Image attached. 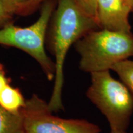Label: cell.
<instances>
[{
    "instance_id": "1",
    "label": "cell",
    "mask_w": 133,
    "mask_h": 133,
    "mask_svg": "<svg viewBox=\"0 0 133 133\" xmlns=\"http://www.w3.org/2000/svg\"><path fill=\"white\" fill-rule=\"evenodd\" d=\"M100 29L94 18L84 12L75 0H57L50 19L46 41L49 51L54 57L56 74L48 107L52 112L64 109L62 90L64 85V64L73 44L88 33Z\"/></svg>"
},
{
    "instance_id": "2",
    "label": "cell",
    "mask_w": 133,
    "mask_h": 133,
    "mask_svg": "<svg viewBox=\"0 0 133 133\" xmlns=\"http://www.w3.org/2000/svg\"><path fill=\"white\" fill-rule=\"evenodd\" d=\"M80 56L79 68L86 73L111 70L114 65L133 56V35L97 29L88 33L74 44Z\"/></svg>"
},
{
    "instance_id": "3",
    "label": "cell",
    "mask_w": 133,
    "mask_h": 133,
    "mask_svg": "<svg viewBox=\"0 0 133 133\" xmlns=\"http://www.w3.org/2000/svg\"><path fill=\"white\" fill-rule=\"evenodd\" d=\"M56 4L57 0H45L41 4L40 16L31 25L21 27L11 24L0 29V45L17 48L30 56L49 81L54 80L56 65L44 46L49 21Z\"/></svg>"
},
{
    "instance_id": "4",
    "label": "cell",
    "mask_w": 133,
    "mask_h": 133,
    "mask_svg": "<svg viewBox=\"0 0 133 133\" xmlns=\"http://www.w3.org/2000/svg\"><path fill=\"white\" fill-rule=\"evenodd\" d=\"M86 96L105 116L111 130L126 131L133 113V94L109 70L91 74Z\"/></svg>"
},
{
    "instance_id": "5",
    "label": "cell",
    "mask_w": 133,
    "mask_h": 133,
    "mask_svg": "<svg viewBox=\"0 0 133 133\" xmlns=\"http://www.w3.org/2000/svg\"><path fill=\"white\" fill-rule=\"evenodd\" d=\"M25 133H100L99 126L86 119H65L53 115L48 102L36 94L21 110Z\"/></svg>"
},
{
    "instance_id": "6",
    "label": "cell",
    "mask_w": 133,
    "mask_h": 133,
    "mask_svg": "<svg viewBox=\"0 0 133 133\" xmlns=\"http://www.w3.org/2000/svg\"><path fill=\"white\" fill-rule=\"evenodd\" d=\"M130 13L124 0H97V21L100 29L131 32Z\"/></svg>"
},
{
    "instance_id": "7",
    "label": "cell",
    "mask_w": 133,
    "mask_h": 133,
    "mask_svg": "<svg viewBox=\"0 0 133 133\" xmlns=\"http://www.w3.org/2000/svg\"><path fill=\"white\" fill-rule=\"evenodd\" d=\"M25 99L19 89L8 84L0 92V105L8 112L17 114L25 105Z\"/></svg>"
},
{
    "instance_id": "8",
    "label": "cell",
    "mask_w": 133,
    "mask_h": 133,
    "mask_svg": "<svg viewBox=\"0 0 133 133\" xmlns=\"http://www.w3.org/2000/svg\"><path fill=\"white\" fill-rule=\"evenodd\" d=\"M0 133H25L21 111L14 114L0 105Z\"/></svg>"
},
{
    "instance_id": "9",
    "label": "cell",
    "mask_w": 133,
    "mask_h": 133,
    "mask_svg": "<svg viewBox=\"0 0 133 133\" xmlns=\"http://www.w3.org/2000/svg\"><path fill=\"white\" fill-rule=\"evenodd\" d=\"M111 70L118 74L121 81L133 94V61L126 59L121 61L114 65Z\"/></svg>"
},
{
    "instance_id": "10",
    "label": "cell",
    "mask_w": 133,
    "mask_h": 133,
    "mask_svg": "<svg viewBox=\"0 0 133 133\" xmlns=\"http://www.w3.org/2000/svg\"><path fill=\"white\" fill-rule=\"evenodd\" d=\"M75 1L79 7L86 14L94 18L97 21V0H75Z\"/></svg>"
},
{
    "instance_id": "11",
    "label": "cell",
    "mask_w": 133,
    "mask_h": 133,
    "mask_svg": "<svg viewBox=\"0 0 133 133\" xmlns=\"http://www.w3.org/2000/svg\"><path fill=\"white\" fill-rule=\"evenodd\" d=\"M30 0H1L6 9L12 15H17Z\"/></svg>"
},
{
    "instance_id": "12",
    "label": "cell",
    "mask_w": 133,
    "mask_h": 133,
    "mask_svg": "<svg viewBox=\"0 0 133 133\" xmlns=\"http://www.w3.org/2000/svg\"><path fill=\"white\" fill-rule=\"evenodd\" d=\"M45 0H30L17 13L18 16H26L35 12Z\"/></svg>"
},
{
    "instance_id": "13",
    "label": "cell",
    "mask_w": 133,
    "mask_h": 133,
    "mask_svg": "<svg viewBox=\"0 0 133 133\" xmlns=\"http://www.w3.org/2000/svg\"><path fill=\"white\" fill-rule=\"evenodd\" d=\"M14 15L9 13L0 0V29L14 23Z\"/></svg>"
},
{
    "instance_id": "14",
    "label": "cell",
    "mask_w": 133,
    "mask_h": 133,
    "mask_svg": "<svg viewBox=\"0 0 133 133\" xmlns=\"http://www.w3.org/2000/svg\"><path fill=\"white\" fill-rule=\"evenodd\" d=\"M8 84H9V80L6 76L4 66L0 63V92Z\"/></svg>"
},
{
    "instance_id": "15",
    "label": "cell",
    "mask_w": 133,
    "mask_h": 133,
    "mask_svg": "<svg viewBox=\"0 0 133 133\" xmlns=\"http://www.w3.org/2000/svg\"><path fill=\"white\" fill-rule=\"evenodd\" d=\"M126 6L131 9V12L133 10V0H124Z\"/></svg>"
},
{
    "instance_id": "16",
    "label": "cell",
    "mask_w": 133,
    "mask_h": 133,
    "mask_svg": "<svg viewBox=\"0 0 133 133\" xmlns=\"http://www.w3.org/2000/svg\"><path fill=\"white\" fill-rule=\"evenodd\" d=\"M110 133H127L126 131L122 130H111Z\"/></svg>"
},
{
    "instance_id": "17",
    "label": "cell",
    "mask_w": 133,
    "mask_h": 133,
    "mask_svg": "<svg viewBox=\"0 0 133 133\" xmlns=\"http://www.w3.org/2000/svg\"><path fill=\"white\" fill-rule=\"evenodd\" d=\"M131 13H132V14H133V10H132V12H131Z\"/></svg>"
}]
</instances>
